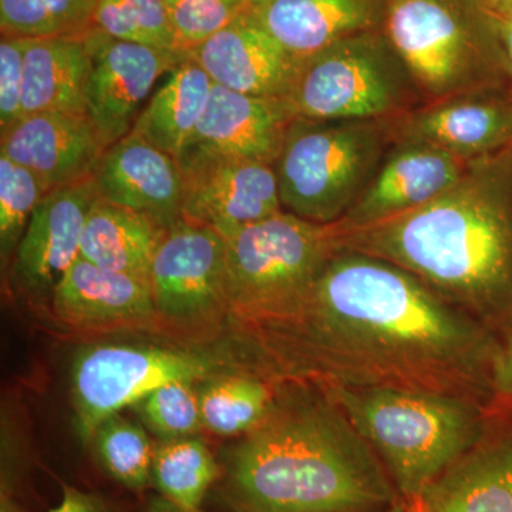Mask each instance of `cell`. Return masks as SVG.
<instances>
[{"label":"cell","mask_w":512,"mask_h":512,"mask_svg":"<svg viewBox=\"0 0 512 512\" xmlns=\"http://www.w3.org/2000/svg\"><path fill=\"white\" fill-rule=\"evenodd\" d=\"M93 180L101 200L146 215L167 231L183 221L180 164L136 134L107 148Z\"/></svg>","instance_id":"d6986e66"},{"label":"cell","mask_w":512,"mask_h":512,"mask_svg":"<svg viewBox=\"0 0 512 512\" xmlns=\"http://www.w3.org/2000/svg\"><path fill=\"white\" fill-rule=\"evenodd\" d=\"M157 316L192 322L228 312L227 241L180 221L165 232L148 272Z\"/></svg>","instance_id":"8fae6325"},{"label":"cell","mask_w":512,"mask_h":512,"mask_svg":"<svg viewBox=\"0 0 512 512\" xmlns=\"http://www.w3.org/2000/svg\"><path fill=\"white\" fill-rule=\"evenodd\" d=\"M387 0H251L247 12L298 60L338 40L383 29Z\"/></svg>","instance_id":"7402d4cb"},{"label":"cell","mask_w":512,"mask_h":512,"mask_svg":"<svg viewBox=\"0 0 512 512\" xmlns=\"http://www.w3.org/2000/svg\"><path fill=\"white\" fill-rule=\"evenodd\" d=\"M178 45L184 53L227 28L248 10L251 0H165Z\"/></svg>","instance_id":"d6a6232c"},{"label":"cell","mask_w":512,"mask_h":512,"mask_svg":"<svg viewBox=\"0 0 512 512\" xmlns=\"http://www.w3.org/2000/svg\"><path fill=\"white\" fill-rule=\"evenodd\" d=\"M221 495L231 512H384L402 501L329 390L301 379L286 380L228 451Z\"/></svg>","instance_id":"7a4b0ae2"},{"label":"cell","mask_w":512,"mask_h":512,"mask_svg":"<svg viewBox=\"0 0 512 512\" xmlns=\"http://www.w3.org/2000/svg\"><path fill=\"white\" fill-rule=\"evenodd\" d=\"M89 446L104 473L116 483L136 493L150 487L156 446L141 424L120 413L111 414L94 430Z\"/></svg>","instance_id":"83f0119b"},{"label":"cell","mask_w":512,"mask_h":512,"mask_svg":"<svg viewBox=\"0 0 512 512\" xmlns=\"http://www.w3.org/2000/svg\"><path fill=\"white\" fill-rule=\"evenodd\" d=\"M412 503L483 433L490 409L446 394L403 389L329 387Z\"/></svg>","instance_id":"277c9868"},{"label":"cell","mask_w":512,"mask_h":512,"mask_svg":"<svg viewBox=\"0 0 512 512\" xmlns=\"http://www.w3.org/2000/svg\"><path fill=\"white\" fill-rule=\"evenodd\" d=\"M338 231L340 248L400 266L498 336L512 329V146L423 207Z\"/></svg>","instance_id":"3957f363"},{"label":"cell","mask_w":512,"mask_h":512,"mask_svg":"<svg viewBox=\"0 0 512 512\" xmlns=\"http://www.w3.org/2000/svg\"><path fill=\"white\" fill-rule=\"evenodd\" d=\"M406 505H407V504H406ZM407 508H409V505H407ZM409 512H413V511H412V510H410V508H409Z\"/></svg>","instance_id":"60d3db41"},{"label":"cell","mask_w":512,"mask_h":512,"mask_svg":"<svg viewBox=\"0 0 512 512\" xmlns=\"http://www.w3.org/2000/svg\"><path fill=\"white\" fill-rule=\"evenodd\" d=\"M286 103L309 120H390L426 101L383 29L338 40L299 64Z\"/></svg>","instance_id":"ba28073f"},{"label":"cell","mask_w":512,"mask_h":512,"mask_svg":"<svg viewBox=\"0 0 512 512\" xmlns=\"http://www.w3.org/2000/svg\"><path fill=\"white\" fill-rule=\"evenodd\" d=\"M210 448L197 437L161 441L156 446L151 485L173 512H201L202 501L220 478Z\"/></svg>","instance_id":"4316f807"},{"label":"cell","mask_w":512,"mask_h":512,"mask_svg":"<svg viewBox=\"0 0 512 512\" xmlns=\"http://www.w3.org/2000/svg\"><path fill=\"white\" fill-rule=\"evenodd\" d=\"M187 57L217 86L279 100L288 99L301 64L248 12L195 46Z\"/></svg>","instance_id":"ac0fdd59"},{"label":"cell","mask_w":512,"mask_h":512,"mask_svg":"<svg viewBox=\"0 0 512 512\" xmlns=\"http://www.w3.org/2000/svg\"><path fill=\"white\" fill-rule=\"evenodd\" d=\"M100 0H0L2 35L83 36Z\"/></svg>","instance_id":"f1b7e54d"},{"label":"cell","mask_w":512,"mask_h":512,"mask_svg":"<svg viewBox=\"0 0 512 512\" xmlns=\"http://www.w3.org/2000/svg\"><path fill=\"white\" fill-rule=\"evenodd\" d=\"M93 59L86 36L28 37L23 60V116L84 114Z\"/></svg>","instance_id":"603a6c76"},{"label":"cell","mask_w":512,"mask_h":512,"mask_svg":"<svg viewBox=\"0 0 512 512\" xmlns=\"http://www.w3.org/2000/svg\"><path fill=\"white\" fill-rule=\"evenodd\" d=\"M177 161L184 221L228 239L284 211L274 165L201 150L184 151Z\"/></svg>","instance_id":"30bf717a"},{"label":"cell","mask_w":512,"mask_h":512,"mask_svg":"<svg viewBox=\"0 0 512 512\" xmlns=\"http://www.w3.org/2000/svg\"><path fill=\"white\" fill-rule=\"evenodd\" d=\"M493 383L495 402L512 403V329L500 336Z\"/></svg>","instance_id":"d590c367"},{"label":"cell","mask_w":512,"mask_h":512,"mask_svg":"<svg viewBox=\"0 0 512 512\" xmlns=\"http://www.w3.org/2000/svg\"><path fill=\"white\" fill-rule=\"evenodd\" d=\"M406 504L413 512H512V403L495 402L476 443Z\"/></svg>","instance_id":"5bb4252c"},{"label":"cell","mask_w":512,"mask_h":512,"mask_svg":"<svg viewBox=\"0 0 512 512\" xmlns=\"http://www.w3.org/2000/svg\"><path fill=\"white\" fill-rule=\"evenodd\" d=\"M466 161L414 141H394L340 229L369 227L429 204L463 177Z\"/></svg>","instance_id":"2e32d148"},{"label":"cell","mask_w":512,"mask_h":512,"mask_svg":"<svg viewBox=\"0 0 512 512\" xmlns=\"http://www.w3.org/2000/svg\"><path fill=\"white\" fill-rule=\"evenodd\" d=\"M394 143V119L296 117L276 158L284 211L316 224L345 218Z\"/></svg>","instance_id":"52a82bcc"},{"label":"cell","mask_w":512,"mask_h":512,"mask_svg":"<svg viewBox=\"0 0 512 512\" xmlns=\"http://www.w3.org/2000/svg\"><path fill=\"white\" fill-rule=\"evenodd\" d=\"M53 315L74 329L143 325L157 318L150 282L100 268L79 256L50 296Z\"/></svg>","instance_id":"44dd1931"},{"label":"cell","mask_w":512,"mask_h":512,"mask_svg":"<svg viewBox=\"0 0 512 512\" xmlns=\"http://www.w3.org/2000/svg\"><path fill=\"white\" fill-rule=\"evenodd\" d=\"M383 32L426 103L512 87L481 0H387Z\"/></svg>","instance_id":"8992f818"},{"label":"cell","mask_w":512,"mask_h":512,"mask_svg":"<svg viewBox=\"0 0 512 512\" xmlns=\"http://www.w3.org/2000/svg\"><path fill=\"white\" fill-rule=\"evenodd\" d=\"M0 512H25L20 505L13 500L12 494L2 491L0 494Z\"/></svg>","instance_id":"74e56055"},{"label":"cell","mask_w":512,"mask_h":512,"mask_svg":"<svg viewBox=\"0 0 512 512\" xmlns=\"http://www.w3.org/2000/svg\"><path fill=\"white\" fill-rule=\"evenodd\" d=\"M296 119L286 100L232 92L214 84L187 150L274 165Z\"/></svg>","instance_id":"ffe728a7"},{"label":"cell","mask_w":512,"mask_h":512,"mask_svg":"<svg viewBox=\"0 0 512 512\" xmlns=\"http://www.w3.org/2000/svg\"><path fill=\"white\" fill-rule=\"evenodd\" d=\"M62 488V501L49 512H119L99 494L87 493L67 484H63Z\"/></svg>","instance_id":"8d00e7d4"},{"label":"cell","mask_w":512,"mask_h":512,"mask_svg":"<svg viewBox=\"0 0 512 512\" xmlns=\"http://www.w3.org/2000/svg\"><path fill=\"white\" fill-rule=\"evenodd\" d=\"M165 232L146 215L99 197L84 224L80 256L100 268L148 279Z\"/></svg>","instance_id":"d4e9b609"},{"label":"cell","mask_w":512,"mask_h":512,"mask_svg":"<svg viewBox=\"0 0 512 512\" xmlns=\"http://www.w3.org/2000/svg\"><path fill=\"white\" fill-rule=\"evenodd\" d=\"M384 512H409V508H407L406 503L404 501H399V503L394 504L393 507H390L389 510Z\"/></svg>","instance_id":"f35d334b"},{"label":"cell","mask_w":512,"mask_h":512,"mask_svg":"<svg viewBox=\"0 0 512 512\" xmlns=\"http://www.w3.org/2000/svg\"><path fill=\"white\" fill-rule=\"evenodd\" d=\"M97 198L93 178L55 188L43 198L9 266L16 289L50 301L60 279L80 256L84 224Z\"/></svg>","instance_id":"9a60e30c"},{"label":"cell","mask_w":512,"mask_h":512,"mask_svg":"<svg viewBox=\"0 0 512 512\" xmlns=\"http://www.w3.org/2000/svg\"><path fill=\"white\" fill-rule=\"evenodd\" d=\"M49 187L37 175L0 154V259L9 268L36 208Z\"/></svg>","instance_id":"4dcf8cb0"},{"label":"cell","mask_w":512,"mask_h":512,"mask_svg":"<svg viewBox=\"0 0 512 512\" xmlns=\"http://www.w3.org/2000/svg\"><path fill=\"white\" fill-rule=\"evenodd\" d=\"M225 241L228 313L249 336L295 318L340 249L336 224H316L288 211Z\"/></svg>","instance_id":"5b68a950"},{"label":"cell","mask_w":512,"mask_h":512,"mask_svg":"<svg viewBox=\"0 0 512 512\" xmlns=\"http://www.w3.org/2000/svg\"><path fill=\"white\" fill-rule=\"evenodd\" d=\"M286 380L266 366L211 380L198 390L202 427L221 437L244 436L271 413Z\"/></svg>","instance_id":"484cf974"},{"label":"cell","mask_w":512,"mask_h":512,"mask_svg":"<svg viewBox=\"0 0 512 512\" xmlns=\"http://www.w3.org/2000/svg\"><path fill=\"white\" fill-rule=\"evenodd\" d=\"M221 367L215 357L160 346L94 345L77 353L72 366L74 427L84 446L94 430L160 386L198 383Z\"/></svg>","instance_id":"9c48e42d"},{"label":"cell","mask_w":512,"mask_h":512,"mask_svg":"<svg viewBox=\"0 0 512 512\" xmlns=\"http://www.w3.org/2000/svg\"><path fill=\"white\" fill-rule=\"evenodd\" d=\"M107 148L86 114L42 111L0 131V154L50 190L93 178Z\"/></svg>","instance_id":"e0dca14e"},{"label":"cell","mask_w":512,"mask_h":512,"mask_svg":"<svg viewBox=\"0 0 512 512\" xmlns=\"http://www.w3.org/2000/svg\"><path fill=\"white\" fill-rule=\"evenodd\" d=\"M214 83L207 73L185 59L151 97L131 133L175 160L190 144L210 101Z\"/></svg>","instance_id":"cb8c5ba5"},{"label":"cell","mask_w":512,"mask_h":512,"mask_svg":"<svg viewBox=\"0 0 512 512\" xmlns=\"http://www.w3.org/2000/svg\"><path fill=\"white\" fill-rule=\"evenodd\" d=\"M394 141L429 144L470 163L512 146V87L430 101L394 119Z\"/></svg>","instance_id":"4fadbf2b"},{"label":"cell","mask_w":512,"mask_h":512,"mask_svg":"<svg viewBox=\"0 0 512 512\" xmlns=\"http://www.w3.org/2000/svg\"><path fill=\"white\" fill-rule=\"evenodd\" d=\"M494 2L505 3V5L512 6V0H494Z\"/></svg>","instance_id":"ab89813d"},{"label":"cell","mask_w":512,"mask_h":512,"mask_svg":"<svg viewBox=\"0 0 512 512\" xmlns=\"http://www.w3.org/2000/svg\"><path fill=\"white\" fill-rule=\"evenodd\" d=\"M84 36L93 59L84 114L111 147L131 133L154 84L187 53L124 42L93 29Z\"/></svg>","instance_id":"7c38bea8"},{"label":"cell","mask_w":512,"mask_h":512,"mask_svg":"<svg viewBox=\"0 0 512 512\" xmlns=\"http://www.w3.org/2000/svg\"><path fill=\"white\" fill-rule=\"evenodd\" d=\"M92 29L124 42L183 52L165 0H100Z\"/></svg>","instance_id":"f546056e"},{"label":"cell","mask_w":512,"mask_h":512,"mask_svg":"<svg viewBox=\"0 0 512 512\" xmlns=\"http://www.w3.org/2000/svg\"><path fill=\"white\" fill-rule=\"evenodd\" d=\"M192 382L158 387L134 404L138 419L161 441L194 437L202 427L200 392Z\"/></svg>","instance_id":"1f68e13d"},{"label":"cell","mask_w":512,"mask_h":512,"mask_svg":"<svg viewBox=\"0 0 512 512\" xmlns=\"http://www.w3.org/2000/svg\"><path fill=\"white\" fill-rule=\"evenodd\" d=\"M278 375L491 409L500 336L384 259L340 248L295 318L251 336Z\"/></svg>","instance_id":"6da1fadb"},{"label":"cell","mask_w":512,"mask_h":512,"mask_svg":"<svg viewBox=\"0 0 512 512\" xmlns=\"http://www.w3.org/2000/svg\"><path fill=\"white\" fill-rule=\"evenodd\" d=\"M28 37L2 35L0 40V131L23 117V60Z\"/></svg>","instance_id":"836d02e7"},{"label":"cell","mask_w":512,"mask_h":512,"mask_svg":"<svg viewBox=\"0 0 512 512\" xmlns=\"http://www.w3.org/2000/svg\"><path fill=\"white\" fill-rule=\"evenodd\" d=\"M481 3L512 79V6L494 0H481Z\"/></svg>","instance_id":"e575fe53"}]
</instances>
